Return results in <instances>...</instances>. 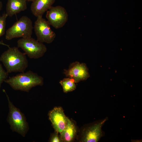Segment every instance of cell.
<instances>
[{"label": "cell", "mask_w": 142, "mask_h": 142, "mask_svg": "<svg viewBox=\"0 0 142 142\" xmlns=\"http://www.w3.org/2000/svg\"><path fill=\"white\" fill-rule=\"evenodd\" d=\"M49 118L55 131L61 133L65 129L68 118L60 107H54L48 113Z\"/></svg>", "instance_id": "cell-10"}, {"label": "cell", "mask_w": 142, "mask_h": 142, "mask_svg": "<svg viewBox=\"0 0 142 142\" xmlns=\"http://www.w3.org/2000/svg\"><path fill=\"white\" fill-rule=\"evenodd\" d=\"M3 90L6 94L8 103L9 112L7 121L12 131L24 137L29 129L26 117L24 114L11 102L5 90L4 89Z\"/></svg>", "instance_id": "cell-3"}, {"label": "cell", "mask_w": 142, "mask_h": 142, "mask_svg": "<svg viewBox=\"0 0 142 142\" xmlns=\"http://www.w3.org/2000/svg\"><path fill=\"white\" fill-rule=\"evenodd\" d=\"M4 82L14 90L28 92L32 88L42 85L43 79L37 73L29 70L10 77Z\"/></svg>", "instance_id": "cell-2"}, {"label": "cell", "mask_w": 142, "mask_h": 142, "mask_svg": "<svg viewBox=\"0 0 142 142\" xmlns=\"http://www.w3.org/2000/svg\"><path fill=\"white\" fill-rule=\"evenodd\" d=\"M0 61L9 73L13 72H23L28 66L25 54L16 47H9L0 57Z\"/></svg>", "instance_id": "cell-1"}, {"label": "cell", "mask_w": 142, "mask_h": 142, "mask_svg": "<svg viewBox=\"0 0 142 142\" xmlns=\"http://www.w3.org/2000/svg\"><path fill=\"white\" fill-rule=\"evenodd\" d=\"M8 74L3 69L0 61V89L2 84L7 79Z\"/></svg>", "instance_id": "cell-16"}, {"label": "cell", "mask_w": 142, "mask_h": 142, "mask_svg": "<svg viewBox=\"0 0 142 142\" xmlns=\"http://www.w3.org/2000/svg\"><path fill=\"white\" fill-rule=\"evenodd\" d=\"M28 1L33 2L34 0H27Z\"/></svg>", "instance_id": "cell-20"}, {"label": "cell", "mask_w": 142, "mask_h": 142, "mask_svg": "<svg viewBox=\"0 0 142 142\" xmlns=\"http://www.w3.org/2000/svg\"><path fill=\"white\" fill-rule=\"evenodd\" d=\"M59 83L65 93L72 91L76 88V83L74 80L70 78H64L60 81Z\"/></svg>", "instance_id": "cell-14"}, {"label": "cell", "mask_w": 142, "mask_h": 142, "mask_svg": "<svg viewBox=\"0 0 142 142\" xmlns=\"http://www.w3.org/2000/svg\"><path fill=\"white\" fill-rule=\"evenodd\" d=\"M37 18L33 27L37 40L42 43H51L56 37L55 33L51 29L48 21L42 16Z\"/></svg>", "instance_id": "cell-6"}, {"label": "cell", "mask_w": 142, "mask_h": 142, "mask_svg": "<svg viewBox=\"0 0 142 142\" xmlns=\"http://www.w3.org/2000/svg\"><path fill=\"white\" fill-rule=\"evenodd\" d=\"M33 28L31 19L27 16H23L7 30L6 39L31 37Z\"/></svg>", "instance_id": "cell-4"}, {"label": "cell", "mask_w": 142, "mask_h": 142, "mask_svg": "<svg viewBox=\"0 0 142 142\" xmlns=\"http://www.w3.org/2000/svg\"><path fill=\"white\" fill-rule=\"evenodd\" d=\"M46 17L50 25L58 29L63 27L67 22L68 14L64 7L58 6H52L47 11Z\"/></svg>", "instance_id": "cell-8"}, {"label": "cell", "mask_w": 142, "mask_h": 142, "mask_svg": "<svg viewBox=\"0 0 142 142\" xmlns=\"http://www.w3.org/2000/svg\"><path fill=\"white\" fill-rule=\"evenodd\" d=\"M17 46L21 48L30 58L37 59L43 57L47 50L45 45L31 37L22 38L17 41Z\"/></svg>", "instance_id": "cell-5"}, {"label": "cell", "mask_w": 142, "mask_h": 142, "mask_svg": "<svg viewBox=\"0 0 142 142\" xmlns=\"http://www.w3.org/2000/svg\"><path fill=\"white\" fill-rule=\"evenodd\" d=\"M8 16L6 13L0 16V37L5 34L6 20Z\"/></svg>", "instance_id": "cell-15"}, {"label": "cell", "mask_w": 142, "mask_h": 142, "mask_svg": "<svg viewBox=\"0 0 142 142\" xmlns=\"http://www.w3.org/2000/svg\"><path fill=\"white\" fill-rule=\"evenodd\" d=\"M55 0H34L31 4V10L37 17L42 16L54 3Z\"/></svg>", "instance_id": "cell-11"}, {"label": "cell", "mask_w": 142, "mask_h": 142, "mask_svg": "<svg viewBox=\"0 0 142 142\" xmlns=\"http://www.w3.org/2000/svg\"><path fill=\"white\" fill-rule=\"evenodd\" d=\"M63 73L66 77L74 79L76 83L85 80L90 77L86 64L78 61L71 63L68 69L64 70Z\"/></svg>", "instance_id": "cell-9"}, {"label": "cell", "mask_w": 142, "mask_h": 142, "mask_svg": "<svg viewBox=\"0 0 142 142\" xmlns=\"http://www.w3.org/2000/svg\"><path fill=\"white\" fill-rule=\"evenodd\" d=\"M76 134V129L74 124L68 118L66 126L60 133L62 141L70 142L73 140Z\"/></svg>", "instance_id": "cell-13"}, {"label": "cell", "mask_w": 142, "mask_h": 142, "mask_svg": "<svg viewBox=\"0 0 142 142\" xmlns=\"http://www.w3.org/2000/svg\"><path fill=\"white\" fill-rule=\"evenodd\" d=\"M58 133L55 131V132L52 135L49 140L51 142H60L62 141L58 135Z\"/></svg>", "instance_id": "cell-17"}, {"label": "cell", "mask_w": 142, "mask_h": 142, "mask_svg": "<svg viewBox=\"0 0 142 142\" xmlns=\"http://www.w3.org/2000/svg\"><path fill=\"white\" fill-rule=\"evenodd\" d=\"M2 7V3L1 1H0V12L1 10Z\"/></svg>", "instance_id": "cell-19"}, {"label": "cell", "mask_w": 142, "mask_h": 142, "mask_svg": "<svg viewBox=\"0 0 142 142\" xmlns=\"http://www.w3.org/2000/svg\"><path fill=\"white\" fill-rule=\"evenodd\" d=\"M108 120L106 117L98 120L85 127L82 134L81 141L84 142H97L104 135L102 128Z\"/></svg>", "instance_id": "cell-7"}, {"label": "cell", "mask_w": 142, "mask_h": 142, "mask_svg": "<svg viewBox=\"0 0 142 142\" xmlns=\"http://www.w3.org/2000/svg\"><path fill=\"white\" fill-rule=\"evenodd\" d=\"M3 45L7 46L8 47V48L10 47L9 45L5 44L2 41H0V45Z\"/></svg>", "instance_id": "cell-18"}, {"label": "cell", "mask_w": 142, "mask_h": 142, "mask_svg": "<svg viewBox=\"0 0 142 142\" xmlns=\"http://www.w3.org/2000/svg\"><path fill=\"white\" fill-rule=\"evenodd\" d=\"M27 1V0H7L6 13L8 16L12 17L26 9Z\"/></svg>", "instance_id": "cell-12"}]
</instances>
